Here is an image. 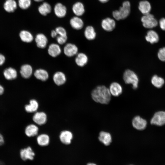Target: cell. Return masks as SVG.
<instances>
[{"label": "cell", "instance_id": "obj_22", "mask_svg": "<svg viewBox=\"0 0 165 165\" xmlns=\"http://www.w3.org/2000/svg\"><path fill=\"white\" fill-rule=\"evenodd\" d=\"M145 38L148 42L151 44L158 42L159 39L158 34L156 31L152 30H149L147 32Z\"/></svg>", "mask_w": 165, "mask_h": 165}, {"label": "cell", "instance_id": "obj_4", "mask_svg": "<svg viewBox=\"0 0 165 165\" xmlns=\"http://www.w3.org/2000/svg\"><path fill=\"white\" fill-rule=\"evenodd\" d=\"M143 26L147 28H152L156 27L158 21L153 15L149 13L144 15L141 18Z\"/></svg>", "mask_w": 165, "mask_h": 165}, {"label": "cell", "instance_id": "obj_9", "mask_svg": "<svg viewBox=\"0 0 165 165\" xmlns=\"http://www.w3.org/2000/svg\"><path fill=\"white\" fill-rule=\"evenodd\" d=\"M109 90L111 95L115 97L119 96L123 91L121 85L117 82H112L109 86Z\"/></svg>", "mask_w": 165, "mask_h": 165}, {"label": "cell", "instance_id": "obj_46", "mask_svg": "<svg viewBox=\"0 0 165 165\" xmlns=\"http://www.w3.org/2000/svg\"><path fill=\"white\" fill-rule=\"evenodd\" d=\"M0 165H4V163L1 161H0Z\"/></svg>", "mask_w": 165, "mask_h": 165}, {"label": "cell", "instance_id": "obj_40", "mask_svg": "<svg viewBox=\"0 0 165 165\" xmlns=\"http://www.w3.org/2000/svg\"><path fill=\"white\" fill-rule=\"evenodd\" d=\"M57 33L55 30H53L51 33V35L52 38H55L57 36Z\"/></svg>", "mask_w": 165, "mask_h": 165}, {"label": "cell", "instance_id": "obj_27", "mask_svg": "<svg viewBox=\"0 0 165 165\" xmlns=\"http://www.w3.org/2000/svg\"><path fill=\"white\" fill-rule=\"evenodd\" d=\"M38 128L37 126L33 124L28 126L25 130L26 135L29 137L34 136L37 135Z\"/></svg>", "mask_w": 165, "mask_h": 165}, {"label": "cell", "instance_id": "obj_7", "mask_svg": "<svg viewBox=\"0 0 165 165\" xmlns=\"http://www.w3.org/2000/svg\"><path fill=\"white\" fill-rule=\"evenodd\" d=\"M132 125L135 129L138 130L145 129L147 125V122L139 116L134 117L132 120Z\"/></svg>", "mask_w": 165, "mask_h": 165}, {"label": "cell", "instance_id": "obj_19", "mask_svg": "<svg viewBox=\"0 0 165 165\" xmlns=\"http://www.w3.org/2000/svg\"><path fill=\"white\" fill-rule=\"evenodd\" d=\"M75 61L78 66L83 67L87 64L88 61V57L85 53H80L77 54Z\"/></svg>", "mask_w": 165, "mask_h": 165}, {"label": "cell", "instance_id": "obj_21", "mask_svg": "<svg viewBox=\"0 0 165 165\" xmlns=\"http://www.w3.org/2000/svg\"><path fill=\"white\" fill-rule=\"evenodd\" d=\"M53 79L56 85L60 86L65 83L66 81V77L63 73L61 72H58L54 74Z\"/></svg>", "mask_w": 165, "mask_h": 165}, {"label": "cell", "instance_id": "obj_24", "mask_svg": "<svg viewBox=\"0 0 165 165\" xmlns=\"http://www.w3.org/2000/svg\"><path fill=\"white\" fill-rule=\"evenodd\" d=\"M20 72L21 76L23 78L25 79L28 78L32 75V67L29 64H24L21 67Z\"/></svg>", "mask_w": 165, "mask_h": 165}, {"label": "cell", "instance_id": "obj_12", "mask_svg": "<svg viewBox=\"0 0 165 165\" xmlns=\"http://www.w3.org/2000/svg\"><path fill=\"white\" fill-rule=\"evenodd\" d=\"M72 10L76 16L80 17L84 14L85 9L84 6L82 3L78 2L73 5Z\"/></svg>", "mask_w": 165, "mask_h": 165}, {"label": "cell", "instance_id": "obj_6", "mask_svg": "<svg viewBox=\"0 0 165 165\" xmlns=\"http://www.w3.org/2000/svg\"><path fill=\"white\" fill-rule=\"evenodd\" d=\"M115 19L109 17L103 19L101 23L102 28L105 31L111 32L115 28L116 23Z\"/></svg>", "mask_w": 165, "mask_h": 165}, {"label": "cell", "instance_id": "obj_3", "mask_svg": "<svg viewBox=\"0 0 165 165\" xmlns=\"http://www.w3.org/2000/svg\"><path fill=\"white\" fill-rule=\"evenodd\" d=\"M123 79L126 84H131L134 89H136L138 87V77L136 74L131 70L127 69L124 72Z\"/></svg>", "mask_w": 165, "mask_h": 165}, {"label": "cell", "instance_id": "obj_20", "mask_svg": "<svg viewBox=\"0 0 165 165\" xmlns=\"http://www.w3.org/2000/svg\"><path fill=\"white\" fill-rule=\"evenodd\" d=\"M138 8L142 13L145 15L149 13L151 6L150 3L148 1L143 0L139 2Z\"/></svg>", "mask_w": 165, "mask_h": 165}, {"label": "cell", "instance_id": "obj_5", "mask_svg": "<svg viewBox=\"0 0 165 165\" xmlns=\"http://www.w3.org/2000/svg\"><path fill=\"white\" fill-rule=\"evenodd\" d=\"M152 124L162 126L165 124V112L160 111L155 113L150 121Z\"/></svg>", "mask_w": 165, "mask_h": 165}, {"label": "cell", "instance_id": "obj_44", "mask_svg": "<svg viewBox=\"0 0 165 165\" xmlns=\"http://www.w3.org/2000/svg\"><path fill=\"white\" fill-rule=\"evenodd\" d=\"M87 165H96L95 164L92 163H88Z\"/></svg>", "mask_w": 165, "mask_h": 165}, {"label": "cell", "instance_id": "obj_43", "mask_svg": "<svg viewBox=\"0 0 165 165\" xmlns=\"http://www.w3.org/2000/svg\"><path fill=\"white\" fill-rule=\"evenodd\" d=\"M109 0H98L101 3H105L107 2Z\"/></svg>", "mask_w": 165, "mask_h": 165}, {"label": "cell", "instance_id": "obj_1", "mask_svg": "<svg viewBox=\"0 0 165 165\" xmlns=\"http://www.w3.org/2000/svg\"><path fill=\"white\" fill-rule=\"evenodd\" d=\"M92 99L95 102L102 104H108L111 99V94L109 88L104 85L97 86L91 93Z\"/></svg>", "mask_w": 165, "mask_h": 165}, {"label": "cell", "instance_id": "obj_8", "mask_svg": "<svg viewBox=\"0 0 165 165\" xmlns=\"http://www.w3.org/2000/svg\"><path fill=\"white\" fill-rule=\"evenodd\" d=\"M78 47L75 44L69 43L67 44L64 48V54L68 57H72L77 54Z\"/></svg>", "mask_w": 165, "mask_h": 165}, {"label": "cell", "instance_id": "obj_33", "mask_svg": "<svg viewBox=\"0 0 165 165\" xmlns=\"http://www.w3.org/2000/svg\"><path fill=\"white\" fill-rule=\"evenodd\" d=\"M152 84L157 88H160L164 83V80L162 78L155 75H153L151 79Z\"/></svg>", "mask_w": 165, "mask_h": 165}, {"label": "cell", "instance_id": "obj_15", "mask_svg": "<svg viewBox=\"0 0 165 165\" xmlns=\"http://www.w3.org/2000/svg\"><path fill=\"white\" fill-rule=\"evenodd\" d=\"M33 121L37 124L42 125L44 124L47 120L46 114L43 112H38L35 113L33 117Z\"/></svg>", "mask_w": 165, "mask_h": 165}, {"label": "cell", "instance_id": "obj_17", "mask_svg": "<svg viewBox=\"0 0 165 165\" xmlns=\"http://www.w3.org/2000/svg\"><path fill=\"white\" fill-rule=\"evenodd\" d=\"M35 41L37 46L40 48H44L46 47L48 43V39L43 34H38L36 35Z\"/></svg>", "mask_w": 165, "mask_h": 165}, {"label": "cell", "instance_id": "obj_28", "mask_svg": "<svg viewBox=\"0 0 165 165\" xmlns=\"http://www.w3.org/2000/svg\"><path fill=\"white\" fill-rule=\"evenodd\" d=\"M52 8L48 2H44L41 4L38 8L39 12L42 15L46 16L48 14L50 13Z\"/></svg>", "mask_w": 165, "mask_h": 165}, {"label": "cell", "instance_id": "obj_26", "mask_svg": "<svg viewBox=\"0 0 165 165\" xmlns=\"http://www.w3.org/2000/svg\"><path fill=\"white\" fill-rule=\"evenodd\" d=\"M17 7V3L14 0H6L4 5L5 10L9 13L13 12Z\"/></svg>", "mask_w": 165, "mask_h": 165}, {"label": "cell", "instance_id": "obj_2", "mask_svg": "<svg viewBox=\"0 0 165 165\" xmlns=\"http://www.w3.org/2000/svg\"><path fill=\"white\" fill-rule=\"evenodd\" d=\"M131 10L130 2L128 1H124L119 9L113 11L112 16L114 19L117 20H124L129 15Z\"/></svg>", "mask_w": 165, "mask_h": 165}, {"label": "cell", "instance_id": "obj_37", "mask_svg": "<svg viewBox=\"0 0 165 165\" xmlns=\"http://www.w3.org/2000/svg\"><path fill=\"white\" fill-rule=\"evenodd\" d=\"M67 40L66 36L58 35L57 37V41L58 44L62 45L65 43Z\"/></svg>", "mask_w": 165, "mask_h": 165}, {"label": "cell", "instance_id": "obj_38", "mask_svg": "<svg viewBox=\"0 0 165 165\" xmlns=\"http://www.w3.org/2000/svg\"><path fill=\"white\" fill-rule=\"evenodd\" d=\"M159 23L160 28L162 30L165 31V18H161L159 20Z\"/></svg>", "mask_w": 165, "mask_h": 165}, {"label": "cell", "instance_id": "obj_11", "mask_svg": "<svg viewBox=\"0 0 165 165\" xmlns=\"http://www.w3.org/2000/svg\"><path fill=\"white\" fill-rule=\"evenodd\" d=\"M70 23L72 28L76 30L81 29L84 24L83 20L79 16H77L73 17L70 19Z\"/></svg>", "mask_w": 165, "mask_h": 165}, {"label": "cell", "instance_id": "obj_16", "mask_svg": "<svg viewBox=\"0 0 165 165\" xmlns=\"http://www.w3.org/2000/svg\"><path fill=\"white\" fill-rule=\"evenodd\" d=\"M84 35L88 40L91 41L96 38L97 34L94 28L91 25L86 26L84 31Z\"/></svg>", "mask_w": 165, "mask_h": 165}, {"label": "cell", "instance_id": "obj_29", "mask_svg": "<svg viewBox=\"0 0 165 165\" xmlns=\"http://www.w3.org/2000/svg\"><path fill=\"white\" fill-rule=\"evenodd\" d=\"M3 74L5 78L8 80L15 79L17 76L16 70L12 68L6 69L4 71Z\"/></svg>", "mask_w": 165, "mask_h": 165}, {"label": "cell", "instance_id": "obj_41", "mask_svg": "<svg viewBox=\"0 0 165 165\" xmlns=\"http://www.w3.org/2000/svg\"><path fill=\"white\" fill-rule=\"evenodd\" d=\"M4 143V140L3 138L2 134H0V146L3 145Z\"/></svg>", "mask_w": 165, "mask_h": 165}, {"label": "cell", "instance_id": "obj_39", "mask_svg": "<svg viewBox=\"0 0 165 165\" xmlns=\"http://www.w3.org/2000/svg\"><path fill=\"white\" fill-rule=\"evenodd\" d=\"M5 60V57L2 54H0V66L4 64Z\"/></svg>", "mask_w": 165, "mask_h": 165}, {"label": "cell", "instance_id": "obj_32", "mask_svg": "<svg viewBox=\"0 0 165 165\" xmlns=\"http://www.w3.org/2000/svg\"><path fill=\"white\" fill-rule=\"evenodd\" d=\"M37 141L39 145L41 146H45L49 144L50 142V138L48 135L42 134L38 136Z\"/></svg>", "mask_w": 165, "mask_h": 165}, {"label": "cell", "instance_id": "obj_25", "mask_svg": "<svg viewBox=\"0 0 165 165\" xmlns=\"http://www.w3.org/2000/svg\"><path fill=\"white\" fill-rule=\"evenodd\" d=\"M34 75L36 78L42 81H46L49 77L48 72L42 69L36 70L34 73Z\"/></svg>", "mask_w": 165, "mask_h": 165}, {"label": "cell", "instance_id": "obj_14", "mask_svg": "<svg viewBox=\"0 0 165 165\" xmlns=\"http://www.w3.org/2000/svg\"><path fill=\"white\" fill-rule=\"evenodd\" d=\"M98 139L104 145L108 146L112 142V137L110 133L105 131H101L99 134Z\"/></svg>", "mask_w": 165, "mask_h": 165}, {"label": "cell", "instance_id": "obj_35", "mask_svg": "<svg viewBox=\"0 0 165 165\" xmlns=\"http://www.w3.org/2000/svg\"><path fill=\"white\" fill-rule=\"evenodd\" d=\"M158 57L160 61H165V47L159 49L158 53Z\"/></svg>", "mask_w": 165, "mask_h": 165}, {"label": "cell", "instance_id": "obj_45", "mask_svg": "<svg viewBox=\"0 0 165 165\" xmlns=\"http://www.w3.org/2000/svg\"><path fill=\"white\" fill-rule=\"evenodd\" d=\"M36 2H40L43 1V0H34Z\"/></svg>", "mask_w": 165, "mask_h": 165}, {"label": "cell", "instance_id": "obj_23", "mask_svg": "<svg viewBox=\"0 0 165 165\" xmlns=\"http://www.w3.org/2000/svg\"><path fill=\"white\" fill-rule=\"evenodd\" d=\"M48 51L49 54L50 56L55 57L61 53V49L58 44L52 43L49 46Z\"/></svg>", "mask_w": 165, "mask_h": 165}, {"label": "cell", "instance_id": "obj_18", "mask_svg": "<svg viewBox=\"0 0 165 165\" xmlns=\"http://www.w3.org/2000/svg\"><path fill=\"white\" fill-rule=\"evenodd\" d=\"M73 137L72 134L71 132L68 130H64L60 133V139L63 143L68 145L71 143Z\"/></svg>", "mask_w": 165, "mask_h": 165}, {"label": "cell", "instance_id": "obj_13", "mask_svg": "<svg viewBox=\"0 0 165 165\" xmlns=\"http://www.w3.org/2000/svg\"><path fill=\"white\" fill-rule=\"evenodd\" d=\"M54 11L55 15L59 18L65 16L67 13L66 7L61 3H58L55 6Z\"/></svg>", "mask_w": 165, "mask_h": 165}, {"label": "cell", "instance_id": "obj_10", "mask_svg": "<svg viewBox=\"0 0 165 165\" xmlns=\"http://www.w3.org/2000/svg\"><path fill=\"white\" fill-rule=\"evenodd\" d=\"M20 154L21 158L24 160H33L35 156V153L30 147L21 149Z\"/></svg>", "mask_w": 165, "mask_h": 165}, {"label": "cell", "instance_id": "obj_34", "mask_svg": "<svg viewBox=\"0 0 165 165\" xmlns=\"http://www.w3.org/2000/svg\"><path fill=\"white\" fill-rule=\"evenodd\" d=\"M31 2V0H18L19 6L23 9H28L30 6Z\"/></svg>", "mask_w": 165, "mask_h": 165}, {"label": "cell", "instance_id": "obj_42", "mask_svg": "<svg viewBox=\"0 0 165 165\" xmlns=\"http://www.w3.org/2000/svg\"><path fill=\"white\" fill-rule=\"evenodd\" d=\"M4 90L3 88L0 85V95H1L3 93Z\"/></svg>", "mask_w": 165, "mask_h": 165}, {"label": "cell", "instance_id": "obj_31", "mask_svg": "<svg viewBox=\"0 0 165 165\" xmlns=\"http://www.w3.org/2000/svg\"><path fill=\"white\" fill-rule=\"evenodd\" d=\"M38 102L35 100L32 99L29 102V104L25 106V108L26 111L30 113L35 112L38 109Z\"/></svg>", "mask_w": 165, "mask_h": 165}, {"label": "cell", "instance_id": "obj_30", "mask_svg": "<svg viewBox=\"0 0 165 165\" xmlns=\"http://www.w3.org/2000/svg\"><path fill=\"white\" fill-rule=\"evenodd\" d=\"M19 35L21 40L24 42H30L33 39V37L32 34L30 32L26 30H23L21 31Z\"/></svg>", "mask_w": 165, "mask_h": 165}, {"label": "cell", "instance_id": "obj_36", "mask_svg": "<svg viewBox=\"0 0 165 165\" xmlns=\"http://www.w3.org/2000/svg\"><path fill=\"white\" fill-rule=\"evenodd\" d=\"M58 35L66 36L67 32L65 29L62 27H59L57 28L55 30Z\"/></svg>", "mask_w": 165, "mask_h": 165}]
</instances>
